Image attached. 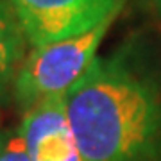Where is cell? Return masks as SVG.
I'll return each instance as SVG.
<instances>
[{"label": "cell", "instance_id": "6", "mask_svg": "<svg viewBox=\"0 0 161 161\" xmlns=\"http://www.w3.org/2000/svg\"><path fill=\"white\" fill-rule=\"evenodd\" d=\"M0 161H31L22 134L6 131L0 134Z\"/></svg>", "mask_w": 161, "mask_h": 161}, {"label": "cell", "instance_id": "1", "mask_svg": "<svg viewBox=\"0 0 161 161\" xmlns=\"http://www.w3.org/2000/svg\"><path fill=\"white\" fill-rule=\"evenodd\" d=\"M82 161H156L161 156V90L131 52L100 56L66 93Z\"/></svg>", "mask_w": 161, "mask_h": 161}, {"label": "cell", "instance_id": "7", "mask_svg": "<svg viewBox=\"0 0 161 161\" xmlns=\"http://www.w3.org/2000/svg\"><path fill=\"white\" fill-rule=\"evenodd\" d=\"M158 4H159V7H161V0H158Z\"/></svg>", "mask_w": 161, "mask_h": 161}, {"label": "cell", "instance_id": "4", "mask_svg": "<svg viewBox=\"0 0 161 161\" xmlns=\"http://www.w3.org/2000/svg\"><path fill=\"white\" fill-rule=\"evenodd\" d=\"M18 132L31 161H82L66 113V95L47 98L25 111Z\"/></svg>", "mask_w": 161, "mask_h": 161}, {"label": "cell", "instance_id": "2", "mask_svg": "<svg viewBox=\"0 0 161 161\" xmlns=\"http://www.w3.org/2000/svg\"><path fill=\"white\" fill-rule=\"evenodd\" d=\"M115 18L79 36L34 47L13 82V95L23 111L47 98L66 95L97 56V48Z\"/></svg>", "mask_w": 161, "mask_h": 161}, {"label": "cell", "instance_id": "3", "mask_svg": "<svg viewBox=\"0 0 161 161\" xmlns=\"http://www.w3.org/2000/svg\"><path fill=\"white\" fill-rule=\"evenodd\" d=\"M29 45L41 47L79 36L115 18L125 0H9Z\"/></svg>", "mask_w": 161, "mask_h": 161}, {"label": "cell", "instance_id": "5", "mask_svg": "<svg viewBox=\"0 0 161 161\" xmlns=\"http://www.w3.org/2000/svg\"><path fill=\"white\" fill-rule=\"evenodd\" d=\"M27 34L9 0H0V92L14 82L27 58Z\"/></svg>", "mask_w": 161, "mask_h": 161}]
</instances>
